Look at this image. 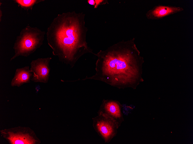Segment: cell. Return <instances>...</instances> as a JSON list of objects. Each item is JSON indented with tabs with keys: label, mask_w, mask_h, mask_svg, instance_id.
<instances>
[{
	"label": "cell",
	"mask_w": 193,
	"mask_h": 144,
	"mask_svg": "<svg viewBox=\"0 0 193 144\" xmlns=\"http://www.w3.org/2000/svg\"><path fill=\"white\" fill-rule=\"evenodd\" d=\"M2 16V12L1 9H0V22H1V18Z\"/></svg>",
	"instance_id": "13"
},
{
	"label": "cell",
	"mask_w": 193,
	"mask_h": 144,
	"mask_svg": "<svg viewBox=\"0 0 193 144\" xmlns=\"http://www.w3.org/2000/svg\"><path fill=\"white\" fill-rule=\"evenodd\" d=\"M85 15L75 11L59 14L47 29V41L53 55L71 68L83 55L94 54L86 41Z\"/></svg>",
	"instance_id": "2"
},
{
	"label": "cell",
	"mask_w": 193,
	"mask_h": 144,
	"mask_svg": "<svg viewBox=\"0 0 193 144\" xmlns=\"http://www.w3.org/2000/svg\"><path fill=\"white\" fill-rule=\"evenodd\" d=\"M135 38L123 40L96 54L95 74L82 79L101 81L119 89L136 88L143 81V58L134 42Z\"/></svg>",
	"instance_id": "1"
},
{
	"label": "cell",
	"mask_w": 193,
	"mask_h": 144,
	"mask_svg": "<svg viewBox=\"0 0 193 144\" xmlns=\"http://www.w3.org/2000/svg\"><path fill=\"white\" fill-rule=\"evenodd\" d=\"M184 10L183 8L181 7L159 5L149 10L146 14V16L149 20H159L182 12Z\"/></svg>",
	"instance_id": "7"
},
{
	"label": "cell",
	"mask_w": 193,
	"mask_h": 144,
	"mask_svg": "<svg viewBox=\"0 0 193 144\" xmlns=\"http://www.w3.org/2000/svg\"><path fill=\"white\" fill-rule=\"evenodd\" d=\"M51 59V57H48L32 61L30 68L33 73L31 78L32 80L36 82H47L50 71L49 64Z\"/></svg>",
	"instance_id": "5"
},
{
	"label": "cell",
	"mask_w": 193,
	"mask_h": 144,
	"mask_svg": "<svg viewBox=\"0 0 193 144\" xmlns=\"http://www.w3.org/2000/svg\"><path fill=\"white\" fill-rule=\"evenodd\" d=\"M8 139L11 144H31L35 143V140L27 134L21 133H9Z\"/></svg>",
	"instance_id": "9"
},
{
	"label": "cell",
	"mask_w": 193,
	"mask_h": 144,
	"mask_svg": "<svg viewBox=\"0 0 193 144\" xmlns=\"http://www.w3.org/2000/svg\"><path fill=\"white\" fill-rule=\"evenodd\" d=\"M31 73L28 66L16 69L11 82V85L19 87L24 83L29 82L33 74Z\"/></svg>",
	"instance_id": "8"
},
{
	"label": "cell",
	"mask_w": 193,
	"mask_h": 144,
	"mask_svg": "<svg viewBox=\"0 0 193 144\" xmlns=\"http://www.w3.org/2000/svg\"><path fill=\"white\" fill-rule=\"evenodd\" d=\"M95 4L94 6V8H97L99 5L108 3L107 0H95Z\"/></svg>",
	"instance_id": "11"
},
{
	"label": "cell",
	"mask_w": 193,
	"mask_h": 144,
	"mask_svg": "<svg viewBox=\"0 0 193 144\" xmlns=\"http://www.w3.org/2000/svg\"><path fill=\"white\" fill-rule=\"evenodd\" d=\"M122 105L116 100L104 99L100 106L98 113H101L114 120L119 127L124 120L122 111Z\"/></svg>",
	"instance_id": "6"
},
{
	"label": "cell",
	"mask_w": 193,
	"mask_h": 144,
	"mask_svg": "<svg viewBox=\"0 0 193 144\" xmlns=\"http://www.w3.org/2000/svg\"><path fill=\"white\" fill-rule=\"evenodd\" d=\"M45 34L36 27L27 26L21 31L17 36L13 48L14 55L11 61L19 56L27 57L33 53L42 45Z\"/></svg>",
	"instance_id": "3"
},
{
	"label": "cell",
	"mask_w": 193,
	"mask_h": 144,
	"mask_svg": "<svg viewBox=\"0 0 193 144\" xmlns=\"http://www.w3.org/2000/svg\"><path fill=\"white\" fill-rule=\"evenodd\" d=\"M19 5L23 8H32L35 4L43 1V0H14Z\"/></svg>",
	"instance_id": "10"
},
{
	"label": "cell",
	"mask_w": 193,
	"mask_h": 144,
	"mask_svg": "<svg viewBox=\"0 0 193 144\" xmlns=\"http://www.w3.org/2000/svg\"><path fill=\"white\" fill-rule=\"evenodd\" d=\"M98 114L92 118L93 127L105 143H108L116 136L119 127L112 118L101 113Z\"/></svg>",
	"instance_id": "4"
},
{
	"label": "cell",
	"mask_w": 193,
	"mask_h": 144,
	"mask_svg": "<svg viewBox=\"0 0 193 144\" xmlns=\"http://www.w3.org/2000/svg\"><path fill=\"white\" fill-rule=\"evenodd\" d=\"M88 3L91 5L94 6L95 4V0H88Z\"/></svg>",
	"instance_id": "12"
}]
</instances>
